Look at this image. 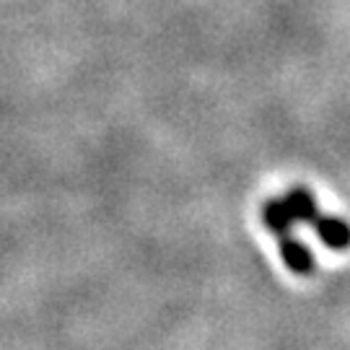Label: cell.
<instances>
[{
	"instance_id": "6da1fadb",
	"label": "cell",
	"mask_w": 350,
	"mask_h": 350,
	"mask_svg": "<svg viewBox=\"0 0 350 350\" xmlns=\"http://www.w3.org/2000/svg\"><path fill=\"white\" fill-rule=\"evenodd\" d=\"M278 247H280V257H283V262L288 265L291 273H296V275H312L314 254L309 247H304V241H299V239H293L288 234V237L278 239Z\"/></svg>"
},
{
	"instance_id": "3957f363",
	"label": "cell",
	"mask_w": 350,
	"mask_h": 350,
	"mask_svg": "<svg viewBox=\"0 0 350 350\" xmlns=\"http://www.w3.org/2000/svg\"><path fill=\"white\" fill-rule=\"evenodd\" d=\"M262 224L270 234H275V237L280 239V237H288V234H291V228H293V224H296V218L291 215L286 200H267L262 205Z\"/></svg>"
},
{
	"instance_id": "277c9868",
	"label": "cell",
	"mask_w": 350,
	"mask_h": 350,
	"mask_svg": "<svg viewBox=\"0 0 350 350\" xmlns=\"http://www.w3.org/2000/svg\"><path fill=\"white\" fill-rule=\"evenodd\" d=\"M286 205L288 211H291V215L296 218V221H304V224H312L314 218L319 215V211H317V200H314V195L309 192V189L304 187H293L291 192H288L286 198Z\"/></svg>"
},
{
	"instance_id": "7a4b0ae2",
	"label": "cell",
	"mask_w": 350,
	"mask_h": 350,
	"mask_svg": "<svg viewBox=\"0 0 350 350\" xmlns=\"http://www.w3.org/2000/svg\"><path fill=\"white\" fill-rule=\"evenodd\" d=\"M312 228L317 231V237L325 241L329 250H348L350 247V226L342 218L335 215H317L312 221Z\"/></svg>"
}]
</instances>
